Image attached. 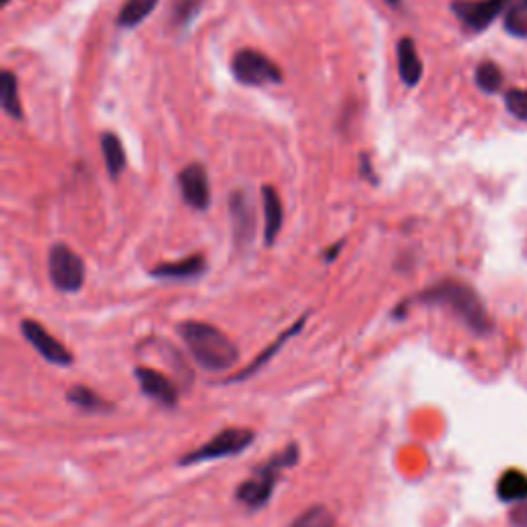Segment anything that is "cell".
<instances>
[{
    "mask_svg": "<svg viewBox=\"0 0 527 527\" xmlns=\"http://www.w3.org/2000/svg\"><path fill=\"white\" fill-rule=\"evenodd\" d=\"M410 303L448 307L474 334H489L490 332V318L489 313H486L482 299L478 297L472 287H468L459 280L437 282V285L425 289L423 293L408 299V301L402 303L400 307H408Z\"/></svg>",
    "mask_w": 527,
    "mask_h": 527,
    "instance_id": "6da1fadb",
    "label": "cell"
},
{
    "mask_svg": "<svg viewBox=\"0 0 527 527\" xmlns=\"http://www.w3.org/2000/svg\"><path fill=\"white\" fill-rule=\"evenodd\" d=\"M182 340L188 346L194 361L200 369L221 373L229 371L239 361V351L233 340L215 326L205 321H184L180 323Z\"/></svg>",
    "mask_w": 527,
    "mask_h": 527,
    "instance_id": "7a4b0ae2",
    "label": "cell"
},
{
    "mask_svg": "<svg viewBox=\"0 0 527 527\" xmlns=\"http://www.w3.org/2000/svg\"><path fill=\"white\" fill-rule=\"evenodd\" d=\"M297 461H299V445L290 443L287 449L274 453L270 459H266L262 466L256 468L251 476L237 486L235 499L249 511L264 509L272 499V492L277 489L282 469L293 468Z\"/></svg>",
    "mask_w": 527,
    "mask_h": 527,
    "instance_id": "3957f363",
    "label": "cell"
},
{
    "mask_svg": "<svg viewBox=\"0 0 527 527\" xmlns=\"http://www.w3.org/2000/svg\"><path fill=\"white\" fill-rule=\"evenodd\" d=\"M254 439H256V435L251 428H246V427L223 428V431L215 435L213 439L202 443L198 449L185 453L184 458H180V466H194V464H202V461L239 456L241 451H246L249 445L254 443Z\"/></svg>",
    "mask_w": 527,
    "mask_h": 527,
    "instance_id": "277c9868",
    "label": "cell"
},
{
    "mask_svg": "<svg viewBox=\"0 0 527 527\" xmlns=\"http://www.w3.org/2000/svg\"><path fill=\"white\" fill-rule=\"evenodd\" d=\"M233 77L241 85L248 87H264V85H279L282 80V70L277 67V62L270 60L269 56L251 50H239L231 60Z\"/></svg>",
    "mask_w": 527,
    "mask_h": 527,
    "instance_id": "5b68a950",
    "label": "cell"
},
{
    "mask_svg": "<svg viewBox=\"0 0 527 527\" xmlns=\"http://www.w3.org/2000/svg\"><path fill=\"white\" fill-rule=\"evenodd\" d=\"M47 270H50L52 285L60 293H79L85 285V264L69 246L56 243L47 256Z\"/></svg>",
    "mask_w": 527,
    "mask_h": 527,
    "instance_id": "8992f818",
    "label": "cell"
},
{
    "mask_svg": "<svg viewBox=\"0 0 527 527\" xmlns=\"http://www.w3.org/2000/svg\"><path fill=\"white\" fill-rule=\"evenodd\" d=\"M509 5L511 0H456L451 5V11L468 31L480 34L492 26L494 19L507 13Z\"/></svg>",
    "mask_w": 527,
    "mask_h": 527,
    "instance_id": "52a82bcc",
    "label": "cell"
},
{
    "mask_svg": "<svg viewBox=\"0 0 527 527\" xmlns=\"http://www.w3.org/2000/svg\"><path fill=\"white\" fill-rule=\"evenodd\" d=\"M21 332L27 343L34 346L47 363L58 364V367H70L72 364L70 351L62 343H58V340H56L50 332L42 326V323L36 320H23Z\"/></svg>",
    "mask_w": 527,
    "mask_h": 527,
    "instance_id": "ba28073f",
    "label": "cell"
},
{
    "mask_svg": "<svg viewBox=\"0 0 527 527\" xmlns=\"http://www.w3.org/2000/svg\"><path fill=\"white\" fill-rule=\"evenodd\" d=\"M177 184H180L182 198L194 210H206L210 206V182L208 172L202 163L185 165L177 174Z\"/></svg>",
    "mask_w": 527,
    "mask_h": 527,
    "instance_id": "9c48e42d",
    "label": "cell"
},
{
    "mask_svg": "<svg viewBox=\"0 0 527 527\" xmlns=\"http://www.w3.org/2000/svg\"><path fill=\"white\" fill-rule=\"evenodd\" d=\"M229 215L233 227V239L237 246H249L256 233L254 205L246 192H233L229 198Z\"/></svg>",
    "mask_w": 527,
    "mask_h": 527,
    "instance_id": "30bf717a",
    "label": "cell"
},
{
    "mask_svg": "<svg viewBox=\"0 0 527 527\" xmlns=\"http://www.w3.org/2000/svg\"><path fill=\"white\" fill-rule=\"evenodd\" d=\"M136 379H139V385L142 389L144 395H149L151 400L159 402L161 406L175 408L177 400H180V392H177V385L172 379L163 373H159L151 367H136L134 371Z\"/></svg>",
    "mask_w": 527,
    "mask_h": 527,
    "instance_id": "8fae6325",
    "label": "cell"
},
{
    "mask_svg": "<svg viewBox=\"0 0 527 527\" xmlns=\"http://www.w3.org/2000/svg\"><path fill=\"white\" fill-rule=\"evenodd\" d=\"M206 272V259L200 254H194L185 259H177V262L159 264L151 270L153 279L159 280H192L198 279Z\"/></svg>",
    "mask_w": 527,
    "mask_h": 527,
    "instance_id": "7c38bea8",
    "label": "cell"
},
{
    "mask_svg": "<svg viewBox=\"0 0 527 527\" xmlns=\"http://www.w3.org/2000/svg\"><path fill=\"white\" fill-rule=\"evenodd\" d=\"M395 56H398V72L402 83L406 87H416L423 79V60H420L416 44L412 37H402L398 42V47H395Z\"/></svg>",
    "mask_w": 527,
    "mask_h": 527,
    "instance_id": "4fadbf2b",
    "label": "cell"
},
{
    "mask_svg": "<svg viewBox=\"0 0 527 527\" xmlns=\"http://www.w3.org/2000/svg\"><path fill=\"white\" fill-rule=\"evenodd\" d=\"M262 200H264V239L266 246H274L279 233L285 223V208H282V200L279 192L272 185H264L262 188Z\"/></svg>",
    "mask_w": 527,
    "mask_h": 527,
    "instance_id": "5bb4252c",
    "label": "cell"
},
{
    "mask_svg": "<svg viewBox=\"0 0 527 527\" xmlns=\"http://www.w3.org/2000/svg\"><path fill=\"white\" fill-rule=\"evenodd\" d=\"M101 153L105 159V167H108V174L111 180H118L121 172L126 169V151L124 144L113 132H103L101 134Z\"/></svg>",
    "mask_w": 527,
    "mask_h": 527,
    "instance_id": "9a60e30c",
    "label": "cell"
},
{
    "mask_svg": "<svg viewBox=\"0 0 527 527\" xmlns=\"http://www.w3.org/2000/svg\"><path fill=\"white\" fill-rule=\"evenodd\" d=\"M159 0H126L118 15V26L124 29L139 27L149 15L157 9Z\"/></svg>",
    "mask_w": 527,
    "mask_h": 527,
    "instance_id": "2e32d148",
    "label": "cell"
},
{
    "mask_svg": "<svg viewBox=\"0 0 527 527\" xmlns=\"http://www.w3.org/2000/svg\"><path fill=\"white\" fill-rule=\"evenodd\" d=\"M67 400L72 404V406H77L83 412H89V415H93V412L111 410V404L105 402L100 394H95L93 389H89L87 385L70 387L67 392Z\"/></svg>",
    "mask_w": 527,
    "mask_h": 527,
    "instance_id": "e0dca14e",
    "label": "cell"
},
{
    "mask_svg": "<svg viewBox=\"0 0 527 527\" xmlns=\"http://www.w3.org/2000/svg\"><path fill=\"white\" fill-rule=\"evenodd\" d=\"M0 101H3V108L11 118L15 120L23 118L21 100H19V83H17V77H15L11 70H5L3 77H0Z\"/></svg>",
    "mask_w": 527,
    "mask_h": 527,
    "instance_id": "ac0fdd59",
    "label": "cell"
},
{
    "mask_svg": "<svg viewBox=\"0 0 527 527\" xmlns=\"http://www.w3.org/2000/svg\"><path fill=\"white\" fill-rule=\"evenodd\" d=\"M305 320H307V318H301V320H299V321L295 323V326H290V328L285 332V334L279 336L277 343H274V344H270L269 348H266V351H264L262 354H259L258 359L249 364V367L243 369V371L239 373V375H235V377H233V381H243V379H248L249 375H254V373H256L259 367H262V364L269 363V361L272 359V356L280 351L282 344H285L290 336H295V334H299V332H301V328H303Z\"/></svg>",
    "mask_w": 527,
    "mask_h": 527,
    "instance_id": "d6986e66",
    "label": "cell"
},
{
    "mask_svg": "<svg viewBox=\"0 0 527 527\" xmlns=\"http://www.w3.org/2000/svg\"><path fill=\"white\" fill-rule=\"evenodd\" d=\"M499 499L505 502H515V501H525L527 499V476L523 472H507L501 476L499 486H497Z\"/></svg>",
    "mask_w": 527,
    "mask_h": 527,
    "instance_id": "ffe728a7",
    "label": "cell"
},
{
    "mask_svg": "<svg viewBox=\"0 0 527 527\" xmlns=\"http://www.w3.org/2000/svg\"><path fill=\"white\" fill-rule=\"evenodd\" d=\"M476 85L480 87V91L489 93V95L501 91L502 70L499 69V64L492 62V60H484V62L478 64V69H476Z\"/></svg>",
    "mask_w": 527,
    "mask_h": 527,
    "instance_id": "44dd1931",
    "label": "cell"
},
{
    "mask_svg": "<svg viewBox=\"0 0 527 527\" xmlns=\"http://www.w3.org/2000/svg\"><path fill=\"white\" fill-rule=\"evenodd\" d=\"M502 26L511 36L527 37V0H515L509 5Z\"/></svg>",
    "mask_w": 527,
    "mask_h": 527,
    "instance_id": "7402d4cb",
    "label": "cell"
},
{
    "mask_svg": "<svg viewBox=\"0 0 527 527\" xmlns=\"http://www.w3.org/2000/svg\"><path fill=\"white\" fill-rule=\"evenodd\" d=\"M289 527H336V517L328 507L315 505L299 515Z\"/></svg>",
    "mask_w": 527,
    "mask_h": 527,
    "instance_id": "603a6c76",
    "label": "cell"
},
{
    "mask_svg": "<svg viewBox=\"0 0 527 527\" xmlns=\"http://www.w3.org/2000/svg\"><path fill=\"white\" fill-rule=\"evenodd\" d=\"M200 0H174L172 15L177 27H185L198 15Z\"/></svg>",
    "mask_w": 527,
    "mask_h": 527,
    "instance_id": "cb8c5ba5",
    "label": "cell"
},
{
    "mask_svg": "<svg viewBox=\"0 0 527 527\" xmlns=\"http://www.w3.org/2000/svg\"><path fill=\"white\" fill-rule=\"evenodd\" d=\"M505 105L511 116L527 121V89H511L505 93Z\"/></svg>",
    "mask_w": 527,
    "mask_h": 527,
    "instance_id": "d4e9b609",
    "label": "cell"
},
{
    "mask_svg": "<svg viewBox=\"0 0 527 527\" xmlns=\"http://www.w3.org/2000/svg\"><path fill=\"white\" fill-rule=\"evenodd\" d=\"M509 519L513 527H527V502H519V505L511 511Z\"/></svg>",
    "mask_w": 527,
    "mask_h": 527,
    "instance_id": "484cf974",
    "label": "cell"
},
{
    "mask_svg": "<svg viewBox=\"0 0 527 527\" xmlns=\"http://www.w3.org/2000/svg\"><path fill=\"white\" fill-rule=\"evenodd\" d=\"M359 165H361V177L369 180L371 184H377V177H375V172H373V165H371V159L367 153H361Z\"/></svg>",
    "mask_w": 527,
    "mask_h": 527,
    "instance_id": "4316f807",
    "label": "cell"
},
{
    "mask_svg": "<svg viewBox=\"0 0 527 527\" xmlns=\"http://www.w3.org/2000/svg\"><path fill=\"white\" fill-rule=\"evenodd\" d=\"M343 246H344V241H338L336 246H332V249H326V256H323V259H326V262H332V259H336V254L340 249H343Z\"/></svg>",
    "mask_w": 527,
    "mask_h": 527,
    "instance_id": "83f0119b",
    "label": "cell"
},
{
    "mask_svg": "<svg viewBox=\"0 0 527 527\" xmlns=\"http://www.w3.org/2000/svg\"><path fill=\"white\" fill-rule=\"evenodd\" d=\"M385 3L392 6V9H400L402 6V0H385Z\"/></svg>",
    "mask_w": 527,
    "mask_h": 527,
    "instance_id": "f1b7e54d",
    "label": "cell"
}]
</instances>
